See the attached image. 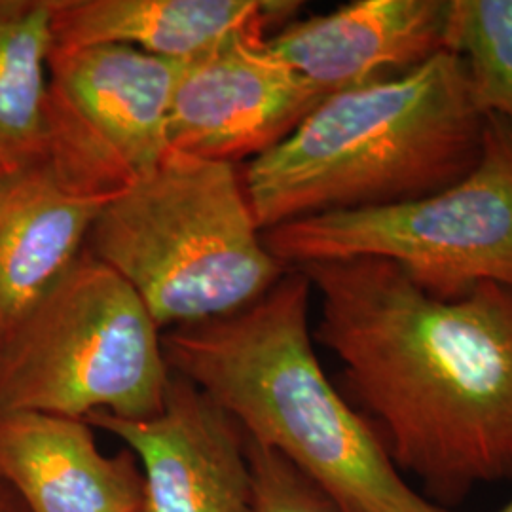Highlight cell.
<instances>
[{"instance_id": "obj_14", "label": "cell", "mask_w": 512, "mask_h": 512, "mask_svg": "<svg viewBox=\"0 0 512 512\" xmlns=\"http://www.w3.org/2000/svg\"><path fill=\"white\" fill-rule=\"evenodd\" d=\"M52 0H0V158L29 167L48 158Z\"/></svg>"}, {"instance_id": "obj_6", "label": "cell", "mask_w": 512, "mask_h": 512, "mask_svg": "<svg viewBox=\"0 0 512 512\" xmlns=\"http://www.w3.org/2000/svg\"><path fill=\"white\" fill-rule=\"evenodd\" d=\"M262 238L287 270L374 256L439 300H458L484 283L512 289V128L486 116L478 164L433 196L293 220Z\"/></svg>"}, {"instance_id": "obj_9", "label": "cell", "mask_w": 512, "mask_h": 512, "mask_svg": "<svg viewBox=\"0 0 512 512\" xmlns=\"http://www.w3.org/2000/svg\"><path fill=\"white\" fill-rule=\"evenodd\" d=\"M86 421L141 463L145 512H253L245 435L196 385L173 374L164 408L147 420L95 412Z\"/></svg>"}, {"instance_id": "obj_2", "label": "cell", "mask_w": 512, "mask_h": 512, "mask_svg": "<svg viewBox=\"0 0 512 512\" xmlns=\"http://www.w3.org/2000/svg\"><path fill=\"white\" fill-rule=\"evenodd\" d=\"M311 283L289 268L230 315L162 332L169 370L243 435L289 461L338 512H450L414 488L365 416L330 384L310 330Z\"/></svg>"}, {"instance_id": "obj_12", "label": "cell", "mask_w": 512, "mask_h": 512, "mask_svg": "<svg viewBox=\"0 0 512 512\" xmlns=\"http://www.w3.org/2000/svg\"><path fill=\"white\" fill-rule=\"evenodd\" d=\"M118 192L78 190L46 164L23 169L0 192V351L84 251Z\"/></svg>"}, {"instance_id": "obj_10", "label": "cell", "mask_w": 512, "mask_h": 512, "mask_svg": "<svg viewBox=\"0 0 512 512\" xmlns=\"http://www.w3.org/2000/svg\"><path fill=\"white\" fill-rule=\"evenodd\" d=\"M450 12L452 0H355L294 19L266 44L329 97L399 78L448 52Z\"/></svg>"}, {"instance_id": "obj_18", "label": "cell", "mask_w": 512, "mask_h": 512, "mask_svg": "<svg viewBox=\"0 0 512 512\" xmlns=\"http://www.w3.org/2000/svg\"><path fill=\"white\" fill-rule=\"evenodd\" d=\"M499 512H512V501L509 503V505H507V507H505V509H503V511Z\"/></svg>"}, {"instance_id": "obj_1", "label": "cell", "mask_w": 512, "mask_h": 512, "mask_svg": "<svg viewBox=\"0 0 512 512\" xmlns=\"http://www.w3.org/2000/svg\"><path fill=\"white\" fill-rule=\"evenodd\" d=\"M319 296L313 338L404 476L442 509L512 484V289L423 293L385 258L300 268Z\"/></svg>"}, {"instance_id": "obj_4", "label": "cell", "mask_w": 512, "mask_h": 512, "mask_svg": "<svg viewBox=\"0 0 512 512\" xmlns=\"http://www.w3.org/2000/svg\"><path fill=\"white\" fill-rule=\"evenodd\" d=\"M84 249L128 281L162 332L243 310L287 272L238 165L177 150L103 207Z\"/></svg>"}, {"instance_id": "obj_5", "label": "cell", "mask_w": 512, "mask_h": 512, "mask_svg": "<svg viewBox=\"0 0 512 512\" xmlns=\"http://www.w3.org/2000/svg\"><path fill=\"white\" fill-rule=\"evenodd\" d=\"M171 376L145 302L84 249L0 351V412L147 420Z\"/></svg>"}, {"instance_id": "obj_16", "label": "cell", "mask_w": 512, "mask_h": 512, "mask_svg": "<svg viewBox=\"0 0 512 512\" xmlns=\"http://www.w3.org/2000/svg\"><path fill=\"white\" fill-rule=\"evenodd\" d=\"M253 512H338L289 461L247 439Z\"/></svg>"}, {"instance_id": "obj_17", "label": "cell", "mask_w": 512, "mask_h": 512, "mask_svg": "<svg viewBox=\"0 0 512 512\" xmlns=\"http://www.w3.org/2000/svg\"><path fill=\"white\" fill-rule=\"evenodd\" d=\"M29 167H31V165H29ZM23 169H27V167H21V165L12 164V162H6V160L0 158V192H2L8 184L12 183Z\"/></svg>"}, {"instance_id": "obj_7", "label": "cell", "mask_w": 512, "mask_h": 512, "mask_svg": "<svg viewBox=\"0 0 512 512\" xmlns=\"http://www.w3.org/2000/svg\"><path fill=\"white\" fill-rule=\"evenodd\" d=\"M184 63L122 44L54 46L44 164L92 194L145 177L171 150L167 120Z\"/></svg>"}, {"instance_id": "obj_15", "label": "cell", "mask_w": 512, "mask_h": 512, "mask_svg": "<svg viewBox=\"0 0 512 512\" xmlns=\"http://www.w3.org/2000/svg\"><path fill=\"white\" fill-rule=\"evenodd\" d=\"M448 52L461 57L478 110L512 128V0H452Z\"/></svg>"}, {"instance_id": "obj_8", "label": "cell", "mask_w": 512, "mask_h": 512, "mask_svg": "<svg viewBox=\"0 0 512 512\" xmlns=\"http://www.w3.org/2000/svg\"><path fill=\"white\" fill-rule=\"evenodd\" d=\"M266 40L232 38L184 63L167 120L171 150L234 165L255 160L325 99Z\"/></svg>"}, {"instance_id": "obj_11", "label": "cell", "mask_w": 512, "mask_h": 512, "mask_svg": "<svg viewBox=\"0 0 512 512\" xmlns=\"http://www.w3.org/2000/svg\"><path fill=\"white\" fill-rule=\"evenodd\" d=\"M0 476L31 512H145L135 456L103 454L78 418L0 412Z\"/></svg>"}, {"instance_id": "obj_13", "label": "cell", "mask_w": 512, "mask_h": 512, "mask_svg": "<svg viewBox=\"0 0 512 512\" xmlns=\"http://www.w3.org/2000/svg\"><path fill=\"white\" fill-rule=\"evenodd\" d=\"M287 0H52L57 48L122 44L190 61L238 37L270 38L294 21Z\"/></svg>"}, {"instance_id": "obj_3", "label": "cell", "mask_w": 512, "mask_h": 512, "mask_svg": "<svg viewBox=\"0 0 512 512\" xmlns=\"http://www.w3.org/2000/svg\"><path fill=\"white\" fill-rule=\"evenodd\" d=\"M486 116L461 57L325 97L293 133L241 169L262 232L293 220L418 202L478 164Z\"/></svg>"}]
</instances>
